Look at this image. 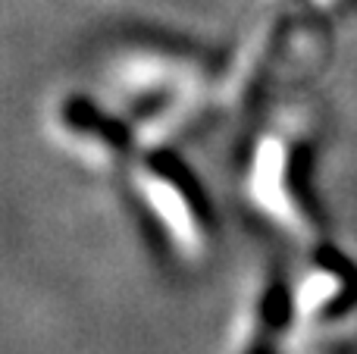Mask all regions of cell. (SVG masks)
Returning <instances> with one entry per match:
<instances>
[{
  "label": "cell",
  "instance_id": "cell-3",
  "mask_svg": "<svg viewBox=\"0 0 357 354\" xmlns=\"http://www.w3.org/2000/svg\"><path fill=\"white\" fill-rule=\"evenodd\" d=\"M301 148L304 141L291 129L273 125L257 138L248 163L245 188L248 201L264 220L289 236L307 238L314 229V217L301 192Z\"/></svg>",
  "mask_w": 357,
  "mask_h": 354
},
{
  "label": "cell",
  "instance_id": "cell-2",
  "mask_svg": "<svg viewBox=\"0 0 357 354\" xmlns=\"http://www.w3.org/2000/svg\"><path fill=\"white\" fill-rule=\"evenodd\" d=\"M44 123L60 154L98 176L132 169L142 148L135 125L85 91H60L47 104Z\"/></svg>",
  "mask_w": 357,
  "mask_h": 354
},
{
  "label": "cell",
  "instance_id": "cell-4",
  "mask_svg": "<svg viewBox=\"0 0 357 354\" xmlns=\"http://www.w3.org/2000/svg\"><path fill=\"white\" fill-rule=\"evenodd\" d=\"M354 292H357V276L345 257L320 248L310 251L304 267L295 273V279H289L295 326L339 317L342 307L351 305Z\"/></svg>",
  "mask_w": 357,
  "mask_h": 354
},
{
  "label": "cell",
  "instance_id": "cell-5",
  "mask_svg": "<svg viewBox=\"0 0 357 354\" xmlns=\"http://www.w3.org/2000/svg\"><path fill=\"white\" fill-rule=\"evenodd\" d=\"M289 326H295L289 279L260 276L232 320L226 354H279V339Z\"/></svg>",
  "mask_w": 357,
  "mask_h": 354
},
{
  "label": "cell",
  "instance_id": "cell-1",
  "mask_svg": "<svg viewBox=\"0 0 357 354\" xmlns=\"http://www.w3.org/2000/svg\"><path fill=\"white\" fill-rule=\"evenodd\" d=\"M132 185L163 238L182 261H204L213 248V210L201 182L169 144H148L132 163Z\"/></svg>",
  "mask_w": 357,
  "mask_h": 354
}]
</instances>
